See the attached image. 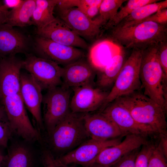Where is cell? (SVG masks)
<instances>
[{
    "label": "cell",
    "mask_w": 167,
    "mask_h": 167,
    "mask_svg": "<svg viewBox=\"0 0 167 167\" xmlns=\"http://www.w3.org/2000/svg\"><path fill=\"white\" fill-rule=\"evenodd\" d=\"M166 25L150 21L129 22L111 28L110 36L127 48L143 50L167 41Z\"/></svg>",
    "instance_id": "6da1fadb"
},
{
    "label": "cell",
    "mask_w": 167,
    "mask_h": 167,
    "mask_svg": "<svg viewBox=\"0 0 167 167\" xmlns=\"http://www.w3.org/2000/svg\"><path fill=\"white\" fill-rule=\"evenodd\" d=\"M114 101L125 107L138 123L155 134H167L166 112L143 92L135 91Z\"/></svg>",
    "instance_id": "7a4b0ae2"
},
{
    "label": "cell",
    "mask_w": 167,
    "mask_h": 167,
    "mask_svg": "<svg viewBox=\"0 0 167 167\" xmlns=\"http://www.w3.org/2000/svg\"><path fill=\"white\" fill-rule=\"evenodd\" d=\"M158 45L150 46L143 50L139 77L143 93L167 112V77L158 59Z\"/></svg>",
    "instance_id": "3957f363"
},
{
    "label": "cell",
    "mask_w": 167,
    "mask_h": 167,
    "mask_svg": "<svg viewBox=\"0 0 167 167\" xmlns=\"http://www.w3.org/2000/svg\"><path fill=\"white\" fill-rule=\"evenodd\" d=\"M83 115L70 111L49 133L54 149L65 152L88 139L90 137L84 125Z\"/></svg>",
    "instance_id": "277c9868"
},
{
    "label": "cell",
    "mask_w": 167,
    "mask_h": 167,
    "mask_svg": "<svg viewBox=\"0 0 167 167\" xmlns=\"http://www.w3.org/2000/svg\"><path fill=\"white\" fill-rule=\"evenodd\" d=\"M142 53V50L133 49L130 56L125 62L111 90L109 92L102 109L118 98L140 91L142 88L139 71Z\"/></svg>",
    "instance_id": "5b68a950"
},
{
    "label": "cell",
    "mask_w": 167,
    "mask_h": 167,
    "mask_svg": "<svg viewBox=\"0 0 167 167\" xmlns=\"http://www.w3.org/2000/svg\"><path fill=\"white\" fill-rule=\"evenodd\" d=\"M2 103L13 133L28 141L39 139V133L29 119L20 93L2 97Z\"/></svg>",
    "instance_id": "8992f818"
},
{
    "label": "cell",
    "mask_w": 167,
    "mask_h": 167,
    "mask_svg": "<svg viewBox=\"0 0 167 167\" xmlns=\"http://www.w3.org/2000/svg\"><path fill=\"white\" fill-rule=\"evenodd\" d=\"M71 91L61 85L48 89L43 97L44 120L49 133L70 111Z\"/></svg>",
    "instance_id": "52a82bcc"
},
{
    "label": "cell",
    "mask_w": 167,
    "mask_h": 167,
    "mask_svg": "<svg viewBox=\"0 0 167 167\" xmlns=\"http://www.w3.org/2000/svg\"><path fill=\"white\" fill-rule=\"evenodd\" d=\"M23 68L27 71L42 89L61 85L63 67L57 63L31 54H26Z\"/></svg>",
    "instance_id": "ba28073f"
},
{
    "label": "cell",
    "mask_w": 167,
    "mask_h": 167,
    "mask_svg": "<svg viewBox=\"0 0 167 167\" xmlns=\"http://www.w3.org/2000/svg\"><path fill=\"white\" fill-rule=\"evenodd\" d=\"M121 141L120 138L105 140L89 139L76 148L55 158V161L59 167H66L72 164L88 167L93 164L103 149L115 145Z\"/></svg>",
    "instance_id": "9c48e42d"
},
{
    "label": "cell",
    "mask_w": 167,
    "mask_h": 167,
    "mask_svg": "<svg viewBox=\"0 0 167 167\" xmlns=\"http://www.w3.org/2000/svg\"><path fill=\"white\" fill-rule=\"evenodd\" d=\"M58 16L81 37L92 40L98 36L105 23L99 16L92 19L76 7H55Z\"/></svg>",
    "instance_id": "30bf717a"
},
{
    "label": "cell",
    "mask_w": 167,
    "mask_h": 167,
    "mask_svg": "<svg viewBox=\"0 0 167 167\" xmlns=\"http://www.w3.org/2000/svg\"><path fill=\"white\" fill-rule=\"evenodd\" d=\"M35 49L39 57L64 66L85 56L77 48L63 45L38 36L35 39Z\"/></svg>",
    "instance_id": "8fae6325"
},
{
    "label": "cell",
    "mask_w": 167,
    "mask_h": 167,
    "mask_svg": "<svg viewBox=\"0 0 167 167\" xmlns=\"http://www.w3.org/2000/svg\"><path fill=\"white\" fill-rule=\"evenodd\" d=\"M73 95L70 100V111L77 113H89L101 108L109 92L94 85H87L72 88Z\"/></svg>",
    "instance_id": "7c38bea8"
},
{
    "label": "cell",
    "mask_w": 167,
    "mask_h": 167,
    "mask_svg": "<svg viewBox=\"0 0 167 167\" xmlns=\"http://www.w3.org/2000/svg\"><path fill=\"white\" fill-rule=\"evenodd\" d=\"M23 61L15 55L0 57V94L2 98L20 93Z\"/></svg>",
    "instance_id": "4fadbf2b"
},
{
    "label": "cell",
    "mask_w": 167,
    "mask_h": 167,
    "mask_svg": "<svg viewBox=\"0 0 167 167\" xmlns=\"http://www.w3.org/2000/svg\"><path fill=\"white\" fill-rule=\"evenodd\" d=\"M101 112L117 125L124 136L135 134L146 137L155 135L150 130L138 123L129 111L115 101L107 105Z\"/></svg>",
    "instance_id": "5bb4252c"
},
{
    "label": "cell",
    "mask_w": 167,
    "mask_h": 167,
    "mask_svg": "<svg viewBox=\"0 0 167 167\" xmlns=\"http://www.w3.org/2000/svg\"><path fill=\"white\" fill-rule=\"evenodd\" d=\"M39 36L63 45L87 49L85 41L58 17L41 28L37 30Z\"/></svg>",
    "instance_id": "9a60e30c"
},
{
    "label": "cell",
    "mask_w": 167,
    "mask_h": 167,
    "mask_svg": "<svg viewBox=\"0 0 167 167\" xmlns=\"http://www.w3.org/2000/svg\"><path fill=\"white\" fill-rule=\"evenodd\" d=\"M124 139L118 144L103 149L94 161L105 167H110L124 156L143 145L149 143L145 137L128 134Z\"/></svg>",
    "instance_id": "2e32d148"
},
{
    "label": "cell",
    "mask_w": 167,
    "mask_h": 167,
    "mask_svg": "<svg viewBox=\"0 0 167 167\" xmlns=\"http://www.w3.org/2000/svg\"><path fill=\"white\" fill-rule=\"evenodd\" d=\"M83 118L90 138L105 140L124 136L117 125L101 112L83 113Z\"/></svg>",
    "instance_id": "e0dca14e"
},
{
    "label": "cell",
    "mask_w": 167,
    "mask_h": 167,
    "mask_svg": "<svg viewBox=\"0 0 167 167\" xmlns=\"http://www.w3.org/2000/svg\"><path fill=\"white\" fill-rule=\"evenodd\" d=\"M62 67L61 86L72 89L87 85H94L96 70L84 58Z\"/></svg>",
    "instance_id": "ac0fdd59"
},
{
    "label": "cell",
    "mask_w": 167,
    "mask_h": 167,
    "mask_svg": "<svg viewBox=\"0 0 167 167\" xmlns=\"http://www.w3.org/2000/svg\"><path fill=\"white\" fill-rule=\"evenodd\" d=\"M20 94L24 103L39 128L43 126L41 105L43 100L42 89L32 76L21 73Z\"/></svg>",
    "instance_id": "d6986e66"
},
{
    "label": "cell",
    "mask_w": 167,
    "mask_h": 167,
    "mask_svg": "<svg viewBox=\"0 0 167 167\" xmlns=\"http://www.w3.org/2000/svg\"><path fill=\"white\" fill-rule=\"evenodd\" d=\"M29 41L23 33L6 23L0 24V57L28 53Z\"/></svg>",
    "instance_id": "ffe728a7"
},
{
    "label": "cell",
    "mask_w": 167,
    "mask_h": 167,
    "mask_svg": "<svg viewBox=\"0 0 167 167\" xmlns=\"http://www.w3.org/2000/svg\"><path fill=\"white\" fill-rule=\"evenodd\" d=\"M122 51L121 47L111 40H105L99 41L90 49L89 62L96 70L101 71L114 56Z\"/></svg>",
    "instance_id": "44dd1931"
},
{
    "label": "cell",
    "mask_w": 167,
    "mask_h": 167,
    "mask_svg": "<svg viewBox=\"0 0 167 167\" xmlns=\"http://www.w3.org/2000/svg\"><path fill=\"white\" fill-rule=\"evenodd\" d=\"M34 156L25 144L17 143L12 146L4 156L3 167H33Z\"/></svg>",
    "instance_id": "7402d4cb"
},
{
    "label": "cell",
    "mask_w": 167,
    "mask_h": 167,
    "mask_svg": "<svg viewBox=\"0 0 167 167\" xmlns=\"http://www.w3.org/2000/svg\"><path fill=\"white\" fill-rule=\"evenodd\" d=\"M125 61L122 51L114 56L101 71L96 84L103 90L113 84Z\"/></svg>",
    "instance_id": "603a6c76"
},
{
    "label": "cell",
    "mask_w": 167,
    "mask_h": 167,
    "mask_svg": "<svg viewBox=\"0 0 167 167\" xmlns=\"http://www.w3.org/2000/svg\"><path fill=\"white\" fill-rule=\"evenodd\" d=\"M36 6L35 0H24L19 7L10 11L6 23L12 27L32 25V18Z\"/></svg>",
    "instance_id": "cb8c5ba5"
},
{
    "label": "cell",
    "mask_w": 167,
    "mask_h": 167,
    "mask_svg": "<svg viewBox=\"0 0 167 167\" xmlns=\"http://www.w3.org/2000/svg\"><path fill=\"white\" fill-rule=\"evenodd\" d=\"M36 6L32 18L37 30L44 27L56 18L54 11L58 0H35Z\"/></svg>",
    "instance_id": "d4e9b609"
},
{
    "label": "cell",
    "mask_w": 167,
    "mask_h": 167,
    "mask_svg": "<svg viewBox=\"0 0 167 167\" xmlns=\"http://www.w3.org/2000/svg\"><path fill=\"white\" fill-rule=\"evenodd\" d=\"M167 0L144 5L134 10L118 24H123L129 22L141 21L158 11L167 8Z\"/></svg>",
    "instance_id": "484cf974"
},
{
    "label": "cell",
    "mask_w": 167,
    "mask_h": 167,
    "mask_svg": "<svg viewBox=\"0 0 167 167\" xmlns=\"http://www.w3.org/2000/svg\"><path fill=\"white\" fill-rule=\"evenodd\" d=\"M158 0H129L126 4L118 11L116 15L104 25L106 29L117 26L134 10L144 5L158 2Z\"/></svg>",
    "instance_id": "4316f807"
},
{
    "label": "cell",
    "mask_w": 167,
    "mask_h": 167,
    "mask_svg": "<svg viewBox=\"0 0 167 167\" xmlns=\"http://www.w3.org/2000/svg\"><path fill=\"white\" fill-rule=\"evenodd\" d=\"M126 0H102L99 11V16L106 23L117 13L119 8Z\"/></svg>",
    "instance_id": "83f0119b"
},
{
    "label": "cell",
    "mask_w": 167,
    "mask_h": 167,
    "mask_svg": "<svg viewBox=\"0 0 167 167\" xmlns=\"http://www.w3.org/2000/svg\"><path fill=\"white\" fill-rule=\"evenodd\" d=\"M13 132L3 106H0V146L6 148L8 141Z\"/></svg>",
    "instance_id": "f1b7e54d"
},
{
    "label": "cell",
    "mask_w": 167,
    "mask_h": 167,
    "mask_svg": "<svg viewBox=\"0 0 167 167\" xmlns=\"http://www.w3.org/2000/svg\"><path fill=\"white\" fill-rule=\"evenodd\" d=\"M102 0H76V7L91 19L99 13Z\"/></svg>",
    "instance_id": "f546056e"
},
{
    "label": "cell",
    "mask_w": 167,
    "mask_h": 167,
    "mask_svg": "<svg viewBox=\"0 0 167 167\" xmlns=\"http://www.w3.org/2000/svg\"><path fill=\"white\" fill-rule=\"evenodd\" d=\"M155 146L149 143L142 146L137 156L135 167H148L149 159Z\"/></svg>",
    "instance_id": "4dcf8cb0"
},
{
    "label": "cell",
    "mask_w": 167,
    "mask_h": 167,
    "mask_svg": "<svg viewBox=\"0 0 167 167\" xmlns=\"http://www.w3.org/2000/svg\"><path fill=\"white\" fill-rule=\"evenodd\" d=\"M148 167H167V158L156 146L149 157Z\"/></svg>",
    "instance_id": "1f68e13d"
},
{
    "label": "cell",
    "mask_w": 167,
    "mask_h": 167,
    "mask_svg": "<svg viewBox=\"0 0 167 167\" xmlns=\"http://www.w3.org/2000/svg\"><path fill=\"white\" fill-rule=\"evenodd\" d=\"M139 149L133 150L124 156L110 167H135L136 158Z\"/></svg>",
    "instance_id": "d6a6232c"
},
{
    "label": "cell",
    "mask_w": 167,
    "mask_h": 167,
    "mask_svg": "<svg viewBox=\"0 0 167 167\" xmlns=\"http://www.w3.org/2000/svg\"><path fill=\"white\" fill-rule=\"evenodd\" d=\"M157 55L158 61L163 72L167 77V41L160 43L158 45Z\"/></svg>",
    "instance_id": "836d02e7"
},
{
    "label": "cell",
    "mask_w": 167,
    "mask_h": 167,
    "mask_svg": "<svg viewBox=\"0 0 167 167\" xmlns=\"http://www.w3.org/2000/svg\"><path fill=\"white\" fill-rule=\"evenodd\" d=\"M150 21L162 25H167V9L159 10L143 20L138 22Z\"/></svg>",
    "instance_id": "e575fe53"
},
{
    "label": "cell",
    "mask_w": 167,
    "mask_h": 167,
    "mask_svg": "<svg viewBox=\"0 0 167 167\" xmlns=\"http://www.w3.org/2000/svg\"><path fill=\"white\" fill-rule=\"evenodd\" d=\"M42 159L45 167H59L55 162V158L49 151L45 150L44 151Z\"/></svg>",
    "instance_id": "d590c367"
},
{
    "label": "cell",
    "mask_w": 167,
    "mask_h": 167,
    "mask_svg": "<svg viewBox=\"0 0 167 167\" xmlns=\"http://www.w3.org/2000/svg\"><path fill=\"white\" fill-rule=\"evenodd\" d=\"M159 137V141L157 148L167 158V134H162L158 135Z\"/></svg>",
    "instance_id": "8d00e7d4"
},
{
    "label": "cell",
    "mask_w": 167,
    "mask_h": 167,
    "mask_svg": "<svg viewBox=\"0 0 167 167\" xmlns=\"http://www.w3.org/2000/svg\"><path fill=\"white\" fill-rule=\"evenodd\" d=\"M24 0H4L2 2L8 9H15L19 7L23 3Z\"/></svg>",
    "instance_id": "74e56055"
},
{
    "label": "cell",
    "mask_w": 167,
    "mask_h": 167,
    "mask_svg": "<svg viewBox=\"0 0 167 167\" xmlns=\"http://www.w3.org/2000/svg\"><path fill=\"white\" fill-rule=\"evenodd\" d=\"M9 12L10 11L3 4L2 2L0 1V17L7 20Z\"/></svg>",
    "instance_id": "f35d334b"
},
{
    "label": "cell",
    "mask_w": 167,
    "mask_h": 167,
    "mask_svg": "<svg viewBox=\"0 0 167 167\" xmlns=\"http://www.w3.org/2000/svg\"><path fill=\"white\" fill-rule=\"evenodd\" d=\"M4 156L1 152H0V167H3V162L4 159Z\"/></svg>",
    "instance_id": "ab89813d"
},
{
    "label": "cell",
    "mask_w": 167,
    "mask_h": 167,
    "mask_svg": "<svg viewBox=\"0 0 167 167\" xmlns=\"http://www.w3.org/2000/svg\"><path fill=\"white\" fill-rule=\"evenodd\" d=\"M88 167H105L97 163H94Z\"/></svg>",
    "instance_id": "60d3db41"
},
{
    "label": "cell",
    "mask_w": 167,
    "mask_h": 167,
    "mask_svg": "<svg viewBox=\"0 0 167 167\" xmlns=\"http://www.w3.org/2000/svg\"><path fill=\"white\" fill-rule=\"evenodd\" d=\"M6 20L5 19L0 17V24L6 23Z\"/></svg>",
    "instance_id": "b9f144b4"
},
{
    "label": "cell",
    "mask_w": 167,
    "mask_h": 167,
    "mask_svg": "<svg viewBox=\"0 0 167 167\" xmlns=\"http://www.w3.org/2000/svg\"><path fill=\"white\" fill-rule=\"evenodd\" d=\"M2 105V97L0 94V106Z\"/></svg>",
    "instance_id": "7bdbcfd3"
},
{
    "label": "cell",
    "mask_w": 167,
    "mask_h": 167,
    "mask_svg": "<svg viewBox=\"0 0 167 167\" xmlns=\"http://www.w3.org/2000/svg\"><path fill=\"white\" fill-rule=\"evenodd\" d=\"M66 167H68V166H66Z\"/></svg>",
    "instance_id": "ee69618b"
},
{
    "label": "cell",
    "mask_w": 167,
    "mask_h": 167,
    "mask_svg": "<svg viewBox=\"0 0 167 167\" xmlns=\"http://www.w3.org/2000/svg\"><path fill=\"white\" fill-rule=\"evenodd\" d=\"M0 152H1L0 151Z\"/></svg>",
    "instance_id": "f6af8a7d"
}]
</instances>
